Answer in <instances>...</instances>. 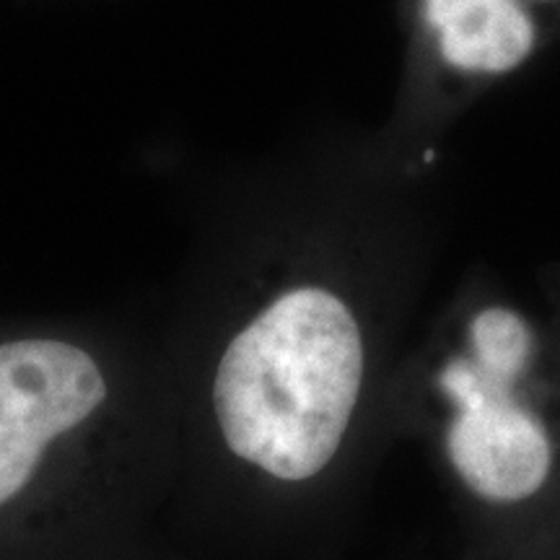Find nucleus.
Segmentation results:
<instances>
[{
	"mask_svg": "<svg viewBox=\"0 0 560 560\" xmlns=\"http://www.w3.org/2000/svg\"><path fill=\"white\" fill-rule=\"evenodd\" d=\"M363 382L359 322L335 293L296 289L231 340L213 402L236 457L278 480L325 470Z\"/></svg>",
	"mask_w": 560,
	"mask_h": 560,
	"instance_id": "f257e3e1",
	"label": "nucleus"
},
{
	"mask_svg": "<svg viewBox=\"0 0 560 560\" xmlns=\"http://www.w3.org/2000/svg\"><path fill=\"white\" fill-rule=\"evenodd\" d=\"M535 338L522 314L488 306L470 325V353L439 374L454 402L446 431L452 467L475 495L516 503L535 495L552 470V441L542 420L516 395Z\"/></svg>",
	"mask_w": 560,
	"mask_h": 560,
	"instance_id": "f03ea898",
	"label": "nucleus"
},
{
	"mask_svg": "<svg viewBox=\"0 0 560 560\" xmlns=\"http://www.w3.org/2000/svg\"><path fill=\"white\" fill-rule=\"evenodd\" d=\"M107 397L89 353L60 340L0 346V503L37 470L55 436L83 423Z\"/></svg>",
	"mask_w": 560,
	"mask_h": 560,
	"instance_id": "7ed1b4c3",
	"label": "nucleus"
},
{
	"mask_svg": "<svg viewBox=\"0 0 560 560\" xmlns=\"http://www.w3.org/2000/svg\"><path fill=\"white\" fill-rule=\"evenodd\" d=\"M439 50L470 73H506L532 52L535 30L514 0H429Z\"/></svg>",
	"mask_w": 560,
	"mask_h": 560,
	"instance_id": "20e7f679",
	"label": "nucleus"
}]
</instances>
